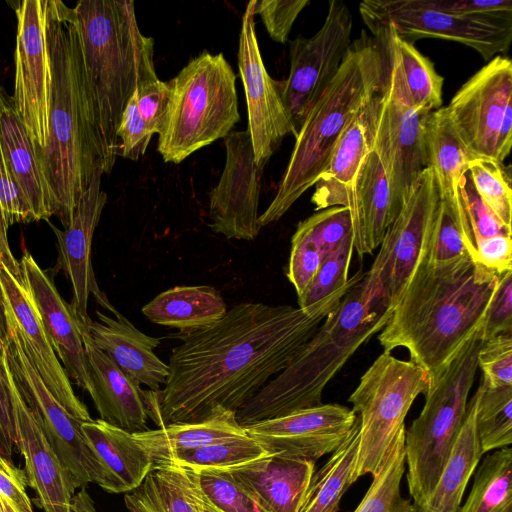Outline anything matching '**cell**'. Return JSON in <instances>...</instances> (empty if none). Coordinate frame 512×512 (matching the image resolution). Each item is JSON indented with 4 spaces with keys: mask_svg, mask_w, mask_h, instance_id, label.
<instances>
[{
    "mask_svg": "<svg viewBox=\"0 0 512 512\" xmlns=\"http://www.w3.org/2000/svg\"><path fill=\"white\" fill-rule=\"evenodd\" d=\"M364 275L358 270L343 287L307 309L243 302L209 326L181 332L164 388L142 390L148 419L163 427L237 412L289 365Z\"/></svg>",
    "mask_w": 512,
    "mask_h": 512,
    "instance_id": "obj_1",
    "label": "cell"
},
{
    "mask_svg": "<svg viewBox=\"0 0 512 512\" xmlns=\"http://www.w3.org/2000/svg\"><path fill=\"white\" fill-rule=\"evenodd\" d=\"M426 257L411 275L378 340L384 352L406 348L410 360L431 380L483 322L499 275L471 258L434 266Z\"/></svg>",
    "mask_w": 512,
    "mask_h": 512,
    "instance_id": "obj_2",
    "label": "cell"
},
{
    "mask_svg": "<svg viewBox=\"0 0 512 512\" xmlns=\"http://www.w3.org/2000/svg\"><path fill=\"white\" fill-rule=\"evenodd\" d=\"M47 40L52 71L49 134L45 148L36 155L49 187L52 213L66 229L94 172L103 170V161L89 107L75 13L62 1L48 0Z\"/></svg>",
    "mask_w": 512,
    "mask_h": 512,
    "instance_id": "obj_3",
    "label": "cell"
},
{
    "mask_svg": "<svg viewBox=\"0 0 512 512\" xmlns=\"http://www.w3.org/2000/svg\"><path fill=\"white\" fill-rule=\"evenodd\" d=\"M79 32L86 91L103 171L118 156L117 130L139 87L158 80L154 40L142 34L134 1L82 0L73 8Z\"/></svg>",
    "mask_w": 512,
    "mask_h": 512,
    "instance_id": "obj_4",
    "label": "cell"
},
{
    "mask_svg": "<svg viewBox=\"0 0 512 512\" xmlns=\"http://www.w3.org/2000/svg\"><path fill=\"white\" fill-rule=\"evenodd\" d=\"M362 279L348 290L289 365L236 412L242 427L322 404L326 385L391 316V312L372 308Z\"/></svg>",
    "mask_w": 512,
    "mask_h": 512,
    "instance_id": "obj_5",
    "label": "cell"
},
{
    "mask_svg": "<svg viewBox=\"0 0 512 512\" xmlns=\"http://www.w3.org/2000/svg\"><path fill=\"white\" fill-rule=\"evenodd\" d=\"M382 72L380 45L363 33L306 115L276 195L259 215L261 227L278 221L316 184L344 129L377 90Z\"/></svg>",
    "mask_w": 512,
    "mask_h": 512,
    "instance_id": "obj_6",
    "label": "cell"
},
{
    "mask_svg": "<svg viewBox=\"0 0 512 512\" xmlns=\"http://www.w3.org/2000/svg\"><path fill=\"white\" fill-rule=\"evenodd\" d=\"M166 82L169 101L157 149L164 162L179 164L225 138L239 121L236 75L223 53L203 51Z\"/></svg>",
    "mask_w": 512,
    "mask_h": 512,
    "instance_id": "obj_7",
    "label": "cell"
},
{
    "mask_svg": "<svg viewBox=\"0 0 512 512\" xmlns=\"http://www.w3.org/2000/svg\"><path fill=\"white\" fill-rule=\"evenodd\" d=\"M482 343L480 324L429 380L422 411L405 432L407 483L413 505L429 497L452 452L464 422Z\"/></svg>",
    "mask_w": 512,
    "mask_h": 512,
    "instance_id": "obj_8",
    "label": "cell"
},
{
    "mask_svg": "<svg viewBox=\"0 0 512 512\" xmlns=\"http://www.w3.org/2000/svg\"><path fill=\"white\" fill-rule=\"evenodd\" d=\"M429 376L411 360H400L383 352L361 376L348 401L359 415V449L356 480L378 474L414 400L425 394Z\"/></svg>",
    "mask_w": 512,
    "mask_h": 512,
    "instance_id": "obj_9",
    "label": "cell"
},
{
    "mask_svg": "<svg viewBox=\"0 0 512 512\" xmlns=\"http://www.w3.org/2000/svg\"><path fill=\"white\" fill-rule=\"evenodd\" d=\"M378 44L383 72L377 90L363 107V117L370 149L384 168L397 217L412 186L426 168L422 129L429 112L413 107L396 61Z\"/></svg>",
    "mask_w": 512,
    "mask_h": 512,
    "instance_id": "obj_10",
    "label": "cell"
},
{
    "mask_svg": "<svg viewBox=\"0 0 512 512\" xmlns=\"http://www.w3.org/2000/svg\"><path fill=\"white\" fill-rule=\"evenodd\" d=\"M440 200L431 168H424L388 227L362 283L372 308L392 312L411 275L427 256Z\"/></svg>",
    "mask_w": 512,
    "mask_h": 512,
    "instance_id": "obj_11",
    "label": "cell"
},
{
    "mask_svg": "<svg viewBox=\"0 0 512 512\" xmlns=\"http://www.w3.org/2000/svg\"><path fill=\"white\" fill-rule=\"evenodd\" d=\"M473 158L504 163L512 145V62L497 55L472 75L446 106Z\"/></svg>",
    "mask_w": 512,
    "mask_h": 512,
    "instance_id": "obj_12",
    "label": "cell"
},
{
    "mask_svg": "<svg viewBox=\"0 0 512 512\" xmlns=\"http://www.w3.org/2000/svg\"><path fill=\"white\" fill-rule=\"evenodd\" d=\"M359 12L369 30L388 26L410 43L421 38L458 42L477 51L485 61L506 52L512 40V25L443 13L420 0H365L359 4Z\"/></svg>",
    "mask_w": 512,
    "mask_h": 512,
    "instance_id": "obj_13",
    "label": "cell"
},
{
    "mask_svg": "<svg viewBox=\"0 0 512 512\" xmlns=\"http://www.w3.org/2000/svg\"><path fill=\"white\" fill-rule=\"evenodd\" d=\"M16 387L57 455L74 488L99 484L101 470L88 447L80 421L72 417L49 391L16 335L8 330V340L0 348Z\"/></svg>",
    "mask_w": 512,
    "mask_h": 512,
    "instance_id": "obj_14",
    "label": "cell"
},
{
    "mask_svg": "<svg viewBox=\"0 0 512 512\" xmlns=\"http://www.w3.org/2000/svg\"><path fill=\"white\" fill-rule=\"evenodd\" d=\"M353 18L342 1L329 2L322 27L290 42L288 77L278 80L285 107L298 133L306 115L331 83L351 44Z\"/></svg>",
    "mask_w": 512,
    "mask_h": 512,
    "instance_id": "obj_15",
    "label": "cell"
},
{
    "mask_svg": "<svg viewBox=\"0 0 512 512\" xmlns=\"http://www.w3.org/2000/svg\"><path fill=\"white\" fill-rule=\"evenodd\" d=\"M48 0H23L15 7L17 37L12 105L34 145L49 134L52 71L47 40Z\"/></svg>",
    "mask_w": 512,
    "mask_h": 512,
    "instance_id": "obj_16",
    "label": "cell"
},
{
    "mask_svg": "<svg viewBox=\"0 0 512 512\" xmlns=\"http://www.w3.org/2000/svg\"><path fill=\"white\" fill-rule=\"evenodd\" d=\"M255 4L250 0L242 16L238 68L245 91L248 131L256 164L263 168L283 139L297 132L285 107L278 80L265 68L255 29Z\"/></svg>",
    "mask_w": 512,
    "mask_h": 512,
    "instance_id": "obj_17",
    "label": "cell"
},
{
    "mask_svg": "<svg viewBox=\"0 0 512 512\" xmlns=\"http://www.w3.org/2000/svg\"><path fill=\"white\" fill-rule=\"evenodd\" d=\"M224 144V169L209 197L210 228L228 239L254 240L262 228L258 206L263 168L255 162L248 129L231 131Z\"/></svg>",
    "mask_w": 512,
    "mask_h": 512,
    "instance_id": "obj_18",
    "label": "cell"
},
{
    "mask_svg": "<svg viewBox=\"0 0 512 512\" xmlns=\"http://www.w3.org/2000/svg\"><path fill=\"white\" fill-rule=\"evenodd\" d=\"M356 419L346 406L320 404L243 428L267 454L316 462L337 449Z\"/></svg>",
    "mask_w": 512,
    "mask_h": 512,
    "instance_id": "obj_19",
    "label": "cell"
},
{
    "mask_svg": "<svg viewBox=\"0 0 512 512\" xmlns=\"http://www.w3.org/2000/svg\"><path fill=\"white\" fill-rule=\"evenodd\" d=\"M0 286L4 297L7 328L16 335L27 358L49 391L72 417L83 422L91 421L87 407L73 391L70 379L48 339L28 290L2 263Z\"/></svg>",
    "mask_w": 512,
    "mask_h": 512,
    "instance_id": "obj_20",
    "label": "cell"
},
{
    "mask_svg": "<svg viewBox=\"0 0 512 512\" xmlns=\"http://www.w3.org/2000/svg\"><path fill=\"white\" fill-rule=\"evenodd\" d=\"M103 174L102 168L94 172L90 185L79 199L66 229L61 230L48 220L57 239V268L65 273L71 283L70 305L76 317L84 323L90 318L87 311L90 294L116 317L120 315L99 289L91 262L94 231L107 203V194L101 189Z\"/></svg>",
    "mask_w": 512,
    "mask_h": 512,
    "instance_id": "obj_21",
    "label": "cell"
},
{
    "mask_svg": "<svg viewBox=\"0 0 512 512\" xmlns=\"http://www.w3.org/2000/svg\"><path fill=\"white\" fill-rule=\"evenodd\" d=\"M0 360L10 392L17 448L25 460L26 483L35 491L43 512H72L75 488L21 397L2 353Z\"/></svg>",
    "mask_w": 512,
    "mask_h": 512,
    "instance_id": "obj_22",
    "label": "cell"
},
{
    "mask_svg": "<svg viewBox=\"0 0 512 512\" xmlns=\"http://www.w3.org/2000/svg\"><path fill=\"white\" fill-rule=\"evenodd\" d=\"M23 284L39 314L48 339L69 377L77 386L93 394L79 321L70 304L60 296L55 284L34 257L25 250L20 259Z\"/></svg>",
    "mask_w": 512,
    "mask_h": 512,
    "instance_id": "obj_23",
    "label": "cell"
},
{
    "mask_svg": "<svg viewBox=\"0 0 512 512\" xmlns=\"http://www.w3.org/2000/svg\"><path fill=\"white\" fill-rule=\"evenodd\" d=\"M96 315L99 321L83 322L94 344L136 386L161 389L169 367L153 352L160 340L144 334L121 314L112 318L97 310Z\"/></svg>",
    "mask_w": 512,
    "mask_h": 512,
    "instance_id": "obj_24",
    "label": "cell"
},
{
    "mask_svg": "<svg viewBox=\"0 0 512 512\" xmlns=\"http://www.w3.org/2000/svg\"><path fill=\"white\" fill-rule=\"evenodd\" d=\"M78 321L93 386L91 398L100 419L132 434L148 430L142 389L94 344L86 325Z\"/></svg>",
    "mask_w": 512,
    "mask_h": 512,
    "instance_id": "obj_25",
    "label": "cell"
},
{
    "mask_svg": "<svg viewBox=\"0 0 512 512\" xmlns=\"http://www.w3.org/2000/svg\"><path fill=\"white\" fill-rule=\"evenodd\" d=\"M226 470L265 512H299L315 462L268 454Z\"/></svg>",
    "mask_w": 512,
    "mask_h": 512,
    "instance_id": "obj_26",
    "label": "cell"
},
{
    "mask_svg": "<svg viewBox=\"0 0 512 512\" xmlns=\"http://www.w3.org/2000/svg\"><path fill=\"white\" fill-rule=\"evenodd\" d=\"M81 430L99 464L102 489L128 493L144 481L153 460L134 434L101 419L82 422Z\"/></svg>",
    "mask_w": 512,
    "mask_h": 512,
    "instance_id": "obj_27",
    "label": "cell"
},
{
    "mask_svg": "<svg viewBox=\"0 0 512 512\" xmlns=\"http://www.w3.org/2000/svg\"><path fill=\"white\" fill-rule=\"evenodd\" d=\"M0 142L11 177L28 203L34 221H48L53 216L49 187L26 128L1 88Z\"/></svg>",
    "mask_w": 512,
    "mask_h": 512,
    "instance_id": "obj_28",
    "label": "cell"
},
{
    "mask_svg": "<svg viewBox=\"0 0 512 512\" xmlns=\"http://www.w3.org/2000/svg\"><path fill=\"white\" fill-rule=\"evenodd\" d=\"M349 211L354 250L363 258L379 247L396 218L384 168L372 150L360 166Z\"/></svg>",
    "mask_w": 512,
    "mask_h": 512,
    "instance_id": "obj_29",
    "label": "cell"
},
{
    "mask_svg": "<svg viewBox=\"0 0 512 512\" xmlns=\"http://www.w3.org/2000/svg\"><path fill=\"white\" fill-rule=\"evenodd\" d=\"M363 107L344 129L326 168L314 185L311 201L316 211L334 206L350 208L360 166L371 151Z\"/></svg>",
    "mask_w": 512,
    "mask_h": 512,
    "instance_id": "obj_30",
    "label": "cell"
},
{
    "mask_svg": "<svg viewBox=\"0 0 512 512\" xmlns=\"http://www.w3.org/2000/svg\"><path fill=\"white\" fill-rule=\"evenodd\" d=\"M124 503L129 512H207L193 471L173 462L153 464Z\"/></svg>",
    "mask_w": 512,
    "mask_h": 512,
    "instance_id": "obj_31",
    "label": "cell"
},
{
    "mask_svg": "<svg viewBox=\"0 0 512 512\" xmlns=\"http://www.w3.org/2000/svg\"><path fill=\"white\" fill-rule=\"evenodd\" d=\"M476 393L452 452L429 497L414 506V512H458L467 484L482 457L476 432Z\"/></svg>",
    "mask_w": 512,
    "mask_h": 512,
    "instance_id": "obj_32",
    "label": "cell"
},
{
    "mask_svg": "<svg viewBox=\"0 0 512 512\" xmlns=\"http://www.w3.org/2000/svg\"><path fill=\"white\" fill-rule=\"evenodd\" d=\"M227 306L214 287L176 286L161 292L141 309L153 323L188 332L221 319Z\"/></svg>",
    "mask_w": 512,
    "mask_h": 512,
    "instance_id": "obj_33",
    "label": "cell"
},
{
    "mask_svg": "<svg viewBox=\"0 0 512 512\" xmlns=\"http://www.w3.org/2000/svg\"><path fill=\"white\" fill-rule=\"evenodd\" d=\"M425 167L431 168L440 199L459 196V183L473 156L460 140L446 107L429 112L422 129Z\"/></svg>",
    "mask_w": 512,
    "mask_h": 512,
    "instance_id": "obj_34",
    "label": "cell"
},
{
    "mask_svg": "<svg viewBox=\"0 0 512 512\" xmlns=\"http://www.w3.org/2000/svg\"><path fill=\"white\" fill-rule=\"evenodd\" d=\"M246 434L236 412L220 411L198 422L170 424L134 435L155 464L164 462L177 450L195 449Z\"/></svg>",
    "mask_w": 512,
    "mask_h": 512,
    "instance_id": "obj_35",
    "label": "cell"
},
{
    "mask_svg": "<svg viewBox=\"0 0 512 512\" xmlns=\"http://www.w3.org/2000/svg\"><path fill=\"white\" fill-rule=\"evenodd\" d=\"M370 31L396 61L413 107L424 112L440 108L444 78L431 60L421 54L413 43L399 38L391 27H377Z\"/></svg>",
    "mask_w": 512,
    "mask_h": 512,
    "instance_id": "obj_36",
    "label": "cell"
},
{
    "mask_svg": "<svg viewBox=\"0 0 512 512\" xmlns=\"http://www.w3.org/2000/svg\"><path fill=\"white\" fill-rule=\"evenodd\" d=\"M359 449L358 417L348 436L329 460L314 472L299 512H338L339 503L352 483Z\"/></svg>",
    "mask_w": 512,
    "mask_h": 512,
    "instance_id": "obj_37",
    "label": "cell"
},
{
    "mask_svg": "<svg viewBox=\"0 0 512 512\" xmlns=\"http://www.w3.org/2000/svg\"><path fill=\"white\" fill-rule=\"evenodd\" d=\"M472 230L460 195L440 199L430 237L427 262L449 265L467 258L475 262Z\"/></svg>",
    "mask_w": 512,
    "mask_h": 512,
    "instance_id": "obj_38",
    "label": "cell"
},
{
    "mask_svg": "<svg viewBox=\"0 0 512 512\" xmlns=\"http://www.w3.org/2000/svg\"><path fill=\"white\" fill-rule=\"evenodd\" d=\"M458 512H512V449L486 456L475 472L472 489Z\"/></svg>",
    "mask_w": 512,
    "mask_h": 512,
    "instance_id": "obj_39",
    "label": "cell"
},
{
    "mask_svg": "<svg viewBox=\"0 0 512 512\" xmlns=\"http://www.w3.org/2000/svg\"><path fill=\"white\" fill-rule=\"evenodd\" d=\"M476 432L482 454L512 443V386L490 387L483 381L476 390Z\"/></svg>",
    "mask_w": 512,
    "mask_h": 512,
    "instance_id": "obj_40",
    "label": "cell"
},
{
    "mask_svg": "<svg viewBox=\"0 0 512 512\" xmlns=\"http://www.w3.org/2000/svg\"><path fill=\"white\" fill-rule=\"evenodd\" d=\"M405 432L397 436L382 468L354 512H414L409 499L401 495L400 485L405 472Z\"/></svg>",
    "mask_w": 512,
    "mask_h": 512,
    "instance_id": "obj_41",
    "label": "cell"
},
{
    "mask_svg": "<svg viewBox=\"0 0 512 512\" xmlns=\"http://www.w3.org/2000/svg\"><path fill=\"white\" fill-rule=\"evenodd\" d=\"M266 455L262 446L246 434L195 449L177 450L164 462H173L191 470L230 469Z\"/></svg>",
    "mask_w": 512,
    "mask_h": 512,
    "instance_id": "obj_42",
    "label": "cell"
},
{
    "mask_svg": "<svg viewBox=\"0 0 512 512\" xmlns=\"http://www.w3.org/2000/svg\"><path fill=\"white\" fill-rule=\"evenodd\" d=\"M192 471L207 512H265L226 469Z\"/></svg>",
    "mask_w": 512,
    "mask_h": 512,
    "instance_id": "obj_43",
    "label": "cell"
},
{
    "mask_svg": "<svg viewBox=\"0 0 512 512\" xmlns=\"http://www.w3.org/2000/svg\"><path fill=\"white\" fill-rule=\"evenodd\" d=\"M467 172L481 199L507 227L512 228L511 179L504 163L473 158Z\"/></svg>",
    "mask_w": 512,
    "mask_h": 512,
    "instance_id": "obj_44",
    "label": "cell"
},
{
    "mask_svg": "<svg viewBox=\"0 0 512 512\" xmlns=\"http://www.w3.org/2000/svg\"><path fill=\"white\" fill-rule=\"evenodd\" d=\"M354 252L353 233L349 234L323 259L315 277L298 297V306L307 309L327 298L348 281L349 267Z\"/></svg>",
    "mask_w": 512,
    "mask_h": 512,
    "instance_id": "obj_45",
    "label": "cell"
},
{
    "mask_svg": "<svg viewBox=\"0 0 512 512\" xmlns=\"http://www.w3.org/2000/svg\"><path fill=\"white\" fill-rule=\"evenodd\" d=\"M325 255L305 221L299 222L291 240L287 277L297 296L303 294L315 277Z\"/></svg>",
    "mask_w": 512,
    "mask_h": 512,
    "instance_id": "obj_46",
    "label": "cell"
},
{
    "mask_svg": "<svg viewBox=\"0 0 512 512\" xmlns=\"http://www.w3.org/2000/svg\"><path fill=\"white\" fill-rule=\"evenodd\" d=\"M482 381L490 387L512 386V333L483 341L477 356Z\"/></svg>",
    "mask_w": 512,
    "mask_h": 512,
    "instance_id": "obj_47",
    "label": "cell"
},
{
    "mask_svg": "<svg viewBox=\"0 0 512 512\" xmlns=\"http://www.w3.org/2000/svg\"><path fill=\"white\" fill-rule=\"evenodd\" d=\"M458 188L474 242L497 235L512 236V228L507 227L478 195L468 172L462 176Z\"/></svg>",
    "mask_w": 512,
    "mask_h": 512,
    "instance_id": "obj_48",
    "label": "cell"
},
{
    "mask_svg": "<svg viewBox=\"0 0 512 512\" xmlns=\"http://www.w3.org/2000/svg\"><path fill=\"white\" fill-rule=\"evenodd\" d=\"M153 134L138 107V89L130 97L117 130L118 156L137 161L146 152Z\"/></svg>",
    "mask_w": 512,
    "mask_h": 512,
    "instance_id": "obj_49",
    "label": "cell"
},
{
    "mask_svg": "<svg viewBox=\"0 0 512 512\" xmlns=\"http://www.w3.org/2000/svg\"><path fill=\"white\" fill-rule=\"evenodd\" d=\"M304 221L325 256L353 233L350 211L343 206L319 210Z\"/></svg>",
    "mask_w": 512,
    "mask_h": 512,
    "instance_id": "obj_50",
    "label": "cell"
},
{
    "mask_svg": "<svg viewBox=\"0 0 512 512\" xmlns=\"http://www.w3.org/2000/svg\"><path fill=\"white\" fill-rule=\"evenodd\" d=\"M504 333H512V270L499 275L481 324L483 341Z\"/></svg>",
    "mask_w": 512,
    "mask_h": 512,
    "instance_id": "obj_51",
    "label": "cell"
},
{
    "mask_svg": "<svg viewBox=\"0 0 512 512\" xmlns=\"http://www.w3.org/2000/svg\"><path fill=\"white\" fill-rule=\"evenodd\" d=\"M309 4V0H256L255 15H260L272 40L285 44L295 20Z\"/></svg>",
    "mask_w": 512,
    "mask_h": 512,
    "instance_id": "obj_52",
    "label": "cell"
},
{
    "mask_svg": "<svg viewBox=\"0 0 512 512\" xmlns=\"http://www.w3.org/2000/svg\"><path fill=\"white\" fill-rule=\"evenodd\" d=\"M0 204L8 226L34 221L30 207L9 172L0 142Z\"/></svg>",
    "mask_w": 512,
    "mask_h": 512,
    "instance_id": "obj_53",
    "label": "cell"
},
{
    "mask_svg": "<svg viewBox=\"0 0 512 512\" xmlns=\"http://www.w3.org/2000/svg\"><path fill=\"white\" fill-rule=\"evenodd\" d=\"M168 101L167 82L158 79L138 88V107L153 135L161 131Z\"/></svg>",
    "mask_w": 512,
    "mask_h": 512,
    "instance_id": "obj_54",
    "label": "cell"
},
{
    "mask_svg": "<svg viewBox=\"0 0 512 512\" xmlns=\"http://www.w3.org/2000/svg\"><path fill=\"white\" fill-rule=\"evenodd\" d=\"M475 244V262L500 275L512 270L511 235H497L478 239Z\"/></svg>",
    "mask_w": 512,
    "mask_h": 512,
    "instance_id": "obj_55",
    "label": "cell"
},
{
    "mask_svg": "<svg viewBox=\"0 0 512 512\" xmlns=\"http://www.w3.org/2000/svg\"><path fill=\"white\" fill-rule=\"evenodd\" d=\"M26 485L25 473L0 455V492L19 512H34Z\"/></svg>",
    "mask_w": 512,
    "mask_h": 512,
    "instance_id": "obj_56",
    "label": "cell"
},
{
    "mask_svg": "<svg viewBox=\"0 0 512 512\" xmlns=\"http://www.w3.org/2000/svg\"><path fill=\"white\" fill-rule=\"evenodd\" d=\"M17 447L10 392L3 365L0 360V455L12 462L13 448Z\"/></svg>",
    "mask_w": 512,
    "mask_h": 512,
    "instance_id": "obj_57",
    "label": "cell"
},
{
    "mask_svg": "<svg viewBox=\"0 0 512 512\" xmlns=\"http://www.w3.org/2000/svg\"><path fill=\"white\" fill-rule=\"evenodd\" d=\"M6 223L1 204H0V263L20 282L23 283L20 262L12 254L9 246Z\"/></svg>",
    "mask_w": 512,
    "mask_h": 512,
    "instance_id": "obj_58",
    "label": "cell"
},
{
    "mask_svg": "<svg viewBox=\"0 0 512 512\" xmlns=\"http://www.w3.org/2000/svg\"><path fill=\"white\" fill-rule=\"evenodd\" d=\"M71 510L72 512H97L94 501L85 486L73 496Z\"/></svg>",
    "mask_w": 512,
    "mask_h": 512,
    "instance_id": "obj_59",
    "label": "cell"
},
{
    "mask_svg": "<svg viewBox=\"0 0 512 512\" xmlns=\"http://www.w3.org/2000/svg\"><path fill=\"white\" fill-rule=\"evenodd\" d=\"M8 340V328L5 313L4 297L0 286V348L6 344Z\"/></svg>",
    "mask_w": 512,
    "mask_h": 512,
    "instance_id": "obj_60",
    "label": "cell"
},
{
    "mask_svg": "<svg viewBox=\"0 0 512 512\" xmlns=\"http://www.w3.org/2000/svg\"><path fill=\"white\" fill-rule=\"evenodd\" d=\"M0 512H19L2 492H0Z\"/></svg>",
    "mask_w": 512,
    "mask_h": 512,
    "instance_id": "obj_61",
    "label": "cell"
}]
</instances>
